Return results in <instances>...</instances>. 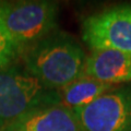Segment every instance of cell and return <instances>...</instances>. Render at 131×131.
Returning <instances> with one entry per match:
<instances>
[{
  "label": "cell",
  "instance_id": "6da1fadb",
  "mask_svg": "<svg viewBox=\"0 0 131 131\" xmlns=\"http://www.w3.org/2000/svg\"><path fill=\"white\" fill-rule=\"evenodd\" d=\"M86 58L74 36L56 30L24 51L21 62L44 86L59 91L83 74Z\"/></svg>",
  "mask_w": 131,
  "mask_h": 131
},
{
  "label": "cell",
  "instance_id": "7a4b0ae2",
  "mask_svg": "<svg viewBox=\"0 0 131 131\" xmlns=\"http://www.w3.org/2000/svg\"><path fill=\"white\" fill-rule=\"evenodd\" d=\"M57 104L58 91L44 86L21 61L0 70V130L36 108Z\"/></svg>",
  "mask_w": 131,
  "mask_h": 131
},
{
  "label": "cell",
  "instance_id": "3957f363",
  "mask_svg": "<svg viewBox=\"0 0 131 131\" xmlns=\"http://www.w3.org/2000/svg\"><path fill=\"white\" fill-rule=\"evenodd\" d=\"M58 14L54 1H0V16L21 56L57 30Z\"/></svg>",
  "mask_w": 131,
  "mask_h": 131
},
{
  "label": "cell",
  "instance_id": "277c9868",
  "mask_svg": "<svg viewBox=\"0 0 131 131\" xmlns=\"http://www.w3.org/2000/svg\"><path fill=\"white\" fill-rule=\"evenodd\" d=\"M74 113L84 131H131V83L116 85Z\"/></svg>",
  "mask_w": 131,
  "mask_h": 131
},
{
  "label": "cell",
  "instance_id": "5b68a950",
  "mask_svg": "<svg viewBox=\"0 0 131 131\" xmlns=\"http://www.w3.org/2000/svg\"><path fill=\"white\" fill-rule=\"evenodd\" d=\"M82 39L91 50L131 52V5L112 7L89 15L82 23Z\"/></svg>",
  "mask_w": 131,
  "mask_h": 131
},
{
  "label": "cell",
  "instance_id": "8992f818",
  "mask_svg": "<svg viewBox=\"0 0 131 131\" xmlns=\"http://www.w3.org/2000/svg\"><path fill=\"white\" fill-rule=\"evenodd\" d=\"M0 131H84L73 110L61 104L36 108Z\"/></svg>",
  "mask_w": 131,
  "mask_h": 131
},
{
  "label": "cell",
  "instance_id": "52a82bcc",
  "mask_svg": "<svg viewBox=\"0 0 131 131\" xmlns=\"http://www.w3.org/2000/svg\"><path fill=\"white\" fill-rule=\"evenodd\" d=\"M82 75L113 85L131 83V52L117 49L91 50Z\"/></svg>",
  "mask_w": 131,
  "mask_h": 131
},
{
  "label": "cell",
  "instance_id": "ba28073f",
  "mask_svg": "<svg viewBox=\"0 0 131 131\" xmlns=\"http://www.w3.org/2000/svg\"><path fill=\"white\" fill-rule=\"evenodd\" d=\"M116 85L107 84L86 75H81L58 91L60 104L75 110L91 104Z\"/></svg>",
  "mask_w": 131,
  "mask_h": 131
},
{
  "label": "cell",
  "instance_id": "9c48e42d",
  "mask_svg": "<svg viewBox=\"0 0 131 131\" xmlns=\"http://www.w3.org/2000/svg\"><path fill=\"white\" fill-rule=\"evenodd\" d=\"M21 61V52L15 46L0 16V70Z\"/></svg>",
  "mask_w": 131,
  "mask_h": 131
}]
</instances>
